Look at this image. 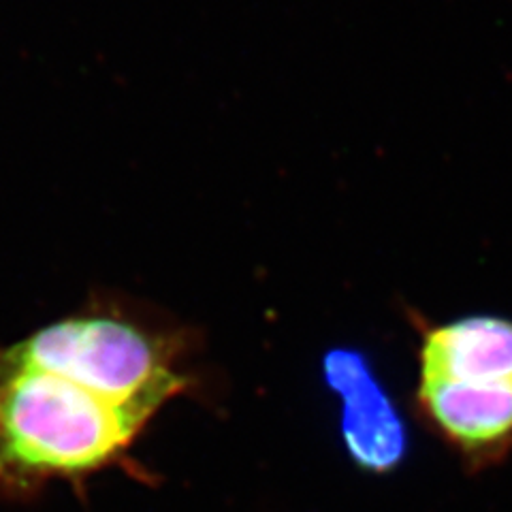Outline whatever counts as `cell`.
<instances>
[{
    "label": "cell",
    "mask_w": 512,
    "mask_h": 512,
    "mask_svg": "<svg viewBox=\"0 0 512 512\" xmlns=\"http://www.w3.org/2000/svg\"><path fill=\"white\" fill-rule=\"evenodd\" d=\"M148 423V414L84 382L0 359V487L101 470Z\"/></svg>",
    "instance_id": "6da1fadb"
},
{
    "label": "cell",
    "mask_w": 512,
    "mask_h": 512,
    "mask_svg": "<svg viewBox=\"0 0 512 512\" xmlns=\"http://www.w3.org/2000/svg\"><path fill=\"white\" fill-rule=\"evenodd\" d=\"M0 359L79 380L150 419L186 387L165 342L105 312L56 320L0 350Z\"/></svg>",
    "instance_id": "7a4b0ae2"
},
{
    "label": "cell",
    "mask_w": 512,
    "mask_h": 512,
    "mask_svg": "<svg viewBox=\"0 0 512 512\" xmlns=\"http://www.w3.org/2000/svg\"><path fill=\"white\" fill-rule=\"evenodd\" d=\"M329 389L342 399V440L361 468L389 472L406 455V427L361 352L338 348L323 361Z\"/></svg>",
    "instance_id": "3957f363"
},
{
    "label": "cell",
    "mask_w": 512,
    "mask_h": 512,
    "mask_svg": "<svg viewBox=\"0 0 512 512\" xmlns=\"http://www.w3.org/2000/svg\"><path fill=\"white\" fill-rule=\"evenodd\" d=\"M419 399L444 438L474 461H493L512 444V380H421Z\"/></svg>",
    "instance_id": "277c9868"
},
{
    "label": "cell",
    "mask_w": 512,
    "mask_h": 512,
    "mask_svg": "<svg viewBox=\"0 0 512 512\" xmlns=\"http://www.w3.org/2000/svg\"><path fill=\"white\" fill-rule=\"evenodd\" d=\"M421 380H512V320L470 316L427 329L421 346Z\"/></svg>",
    "instance_id": "5b68a950"
}]
</instances>
